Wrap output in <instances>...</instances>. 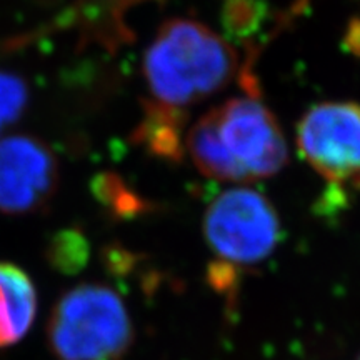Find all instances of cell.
<instances>
[{
    "mask_svg": "<svg viewBox=\"0 0 360 360\" xmlns=\"http://www.w3.org/2000/svg\"><path fill=\"white\" fill-rule=\"evenodd\" d=\"M236 70L231 44L210 27L182 17L160 25L143 58L150 102L180 112L222 90Z\"/></svg>",
    "mask_w": 360,
    "mask_h": 360,
    "instance_id": "6da1fadb",
    "label": "cell"
},
{
    "mask_svg": "<svg viewBox=\"0 0 360 360\" xmlns=\"http://www.w3.org/2000/svg\"><path fill=\"white\" fill-rule=\"evenodd\" d=\"M57 360H122L134 344V326L119 292L85 282L64 292L47 322Z\"/></svg>",
    "mask_w": 360,
    "mask_h": 360,
    "instance_id": "7a4b0ae2",
    "label": "cell"
},
{
    "mask_svg": "<svg viewBox=\"0 0 360 360\" xmlns=\"http://www.w3.org/2000/svg\"><path fill=\"white\" fill-rule=\"evenodd\" d=\"M207 245L217 265L233 270L262 264L281 242V219L267 197L249 187H232L207 207L204 222Z\"/></svg>",
    "mask_w": 360,
    "mask_h": 360,
    "instance_id": "3957f363",
    "label": "cell"
},
{
    "mask_svg": "<svg viewBox=\"0 0 360 360\" xmlns=\"http://www.w3.org/2000/svg\"><path fill=\"white\" fill-rule=\"evenodd\" d=\"M297 146L315 172L334 187H360V103L322 102L305 112Z\"/></svg>",
    "mask_w": 360,
    "mask_h": 360,
    "instance_id": "277c9868",
    "label": "cell"
},
{
    "mask_svg": "<svg viewBox=\"0 0 360 360\" xmlns=\"http://www.w3.org/2000/svg\"><path fill=\"white\" fill-rule=\"evenodd\" d=\"M214 114L220 141L249 182L274 177L285 167V137L257 94L233 97L215 107Z\"/></svg>",
    "mask_w": 360,
    "mask_h": 360,
    "instance_id": "5b68a950",
    "label": "cell"
},
{
    "mask_svg": "<svg viewBox=\"0 0 360 360\" xmlns=\"http://www.w3.org/2000/svg\"><path fill=\"white\" fill-rule=\"evenodd\" d=\"M57 187L58 162L47 143L34 135L0 139V214L39 212Z\"/></svg>",
    "mask_w": 360,
    "mask_h": 360,
    "instance_id": "8992f818",
    "label": "cell"
},
{
    "mask_svg": "<svg viewBox=\"0 0 360 360\" xmlns=\"http://www.w3.org/2000/svg\"><path fill=\"white\" fill-rule=\"evenodd\" d=\"M37 290L25 270L0 262V349L11 347L32 327Z\"/></svg>",
    "mask_w": 360,
    "mask_h": 360,
    "instance_id": "52a82bcc",
    "label": "cell"
},
{
    "mask_svg": "<svg viewBox=\"0 0 360 360\" xmlns=\"http://www.w3.org/2000/svg\"><path fill=\"white\" fill-rule=\"evenodd\" d=\"M186 150L193 165L205 177L220 180V182L249 184L245 174L233 162L220 141L214 109L202 115L188 129L186 134Z\"/></svg>",
    "mask_w": 360,
    "mask_h": 360,
    "instance_id": "ba28073f",
    "label": "cell"
},
{
    "mask_svg": "<svg viewBox=\"0 0 360 360\" xmlns=\"http://www.w3.org/2000/svg\"><path fill=\"white\" fill-rule=\"evenodd\" d=\"M186 112L147 102L143 119L134 130V142L162 160L180 162L186 154Z\"/></svg>",
    "mask_w": 360,
    "mask_h": 360,
    "instance_id": "9c48e42d",
    "label": "cell"
},
{
    "mask_svg": "<svg viewBox=\"0 0 360 360\" xmlns=\"http://www.w3.org/2000/svg\"><path fill=\"white\" fill-rule=\"evenodd\" d=\"M92 193L110 214L120 219L134 217L147 210V202L139 197L119 175L102 172L92 180Z\"/></svg>",
    "mask_w": 360,
    "mask_h": 360,
    "instance_id": "30bf717a",
    "label": "cell"
},
{
    "mask_svg": "<svg viewBox=\"0 0 360 360\" xmlns=\"http://www.w3.org/2000/svg\"><path fill=\"white\" fill-rule=\"evenodd\" d=\"M45 257L52 269L65 276H74L89 262L90 245L87 237L79 229L58 231L49 242Z\"/></svg>",
    "mask_w": 360,
    "mask_h": 360,
    "instance_id": "8fae6325",
    "label": "cell"
},
{
    "mask_svg": "<svg viewBox=\"0 0 360 360\" xmlns=\"http://www.w3.org/2000/svg\"><path fill=\"white\" fill-rule=\"evenodd\" d=\"M267 6L262 0H225L222 25L233 40H249L262 25Z\"/></svg>",
    "mask_w": 360,
    "mask_h": 360,
    "instance_id": "7c38bea8",
    "label": "cell"
},
{
    "mask_svg": "<svg viewBox=\"0 0 360 360\" xmlns=\"http://www.w3.org/2000/svg\"><path fill=\"white\" fill-rule=\"evenodd\" d=\"M29 102V87L20 75L0 70V130L24 114Z\"/></svg>",
    "mask_w": 360,
    "mask_h": 360,
    "instance_id": "4fadbf2b",
    "label": "cell"
},
{
    "mask_svg": "<svg viewBox=\"0 0 360 360\" xmlns=\"http://www.w3.org/2000/svg\"><path fill=\"white\" fill-rule=\"evenodd\" d=\"M344 45L349 53L360 57V19H352L349 22L344 35Z\"/></svg>",
    "mask_w": 360,
    "mask_h": 360,
    "instance_id": "5bb4252c",
    "label": "cell"
},
{
    "mask_svg": "<svg viewBox=\"0 0 360 360\" xmlns=\"http://www.w3.org/2000/svg\"><path fill=\"white\" fill-rule=\"evenodd\" d=\"M355 360H360V354H359V357H357V359H355Z\"/></svg>",
    "mask_w": 360,
    "mask_h": 360,
    "instance_id": "9a60e30c",
    "label": "cell"
}]
</instances>
